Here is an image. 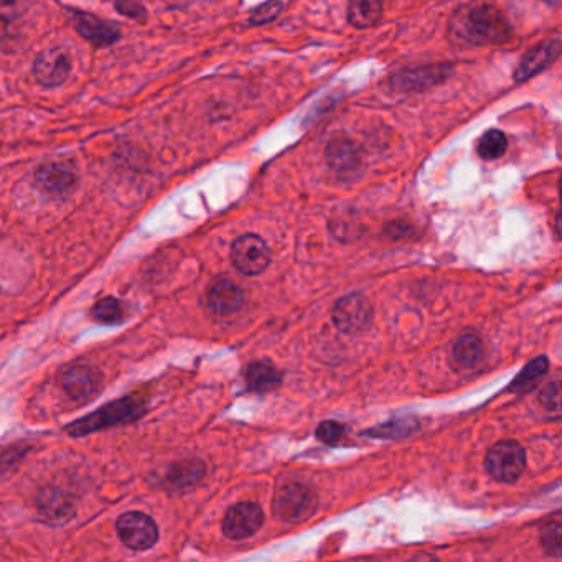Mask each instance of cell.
<instances>
[{
  "label": "cell",
  "mask_w": 562,
  "mask_h": 562,
  "mask_svg": "<svg viewBox=\"0 0 562 562\" xmlns=\"http://www.w3.org/2000/svg\"><path fill=\"white\" fill-rule=\"evenodd\" d=\"M452 32L472 45H497L511 37V27L502 10L488 2H474L459 10Z\"/></svg>",
  "instance_id": "6da1fadb"
},
{
  "label": "cell",
  "mask_w": 562,
  "mask_h": 562,
  "mask_svg": "<svg viewBox=\"0 0 562 562\" xmlns=\"http://www.w3.org/2000/svg\"><path fill=\"white\" fill-rule=\"evenodd\" d=\"M333 322L343 333H361L370 327L373 307L363 296L343 297L333 309Z\"/></svg>",
  "instance_id": "52a82bcc"
},
{
  "label": "cell",
  "mask_w": 562,
  "mask_h": 562,
  "mask_svg": "<svg viewBox=\"0 0 562 562\" xmlns=\"http://www.w3.org/2000/svg\"><path fill=\"white\" fill-rule=\"evenodd\" d=\"M383 14V0H350L348 22L355 29H370L378 24Z\"/></svg>",
  "instance_id": "e0dca14e"
},
{
  "label": "cell",
  "mask_w": 562,
  "mask_h": 562,
  "mask_svg": "<svg viewBox=\"0 0 562 562\" xmlns=\"http://www.w3.org/2000/svg\"><path fill=\"white\" fill-rule=\"evenodd\" d=\"M539 401L549 411H559L561 409V383L554 381L551 385L546 386L539 394Z\"/></svg>",
  "instance_id": "cb8c5ba5"
},
{
  "label": "cell",
  "mask_w": 562,
  "mask_h": 562,
  "mask_svg": "<svg viewBox=\"0 0 562 562\" xmlns=\"http://www.w3.org/2000/svg\"><path fill=\"white\" fill-rule=\"evenodd\" d=\"M548 368V358L546 356H539L536 360L531 361L530 365L526 366L525 371L516 378L515 383L511 385V391L525 393L548 371Z\"/></svg>",
  "instance_id": "ffe728a7"
},
{
  "label": "cell",
  "mask_w": 562,
  "mask_h": 562,
  "mask_svg": "<svg viewBox=\"0 0 562 562\" xmlns=\"http://www.w3.org/2000/svg\"><path fill=\"white\" fill-rule=\"evenodd\" d=\"M231 259L238 271L246 276H256L271 263V251L266 241L256 235H244L236 239L231 248Z\"/></svg>",
  "instance_id": "5b68a950"
},
{
  "label": "cell",
  "mask_w": 562,
  "mask_h": 562,
  "mask_svg": "<svg viewBox=\"0 0 562 562\" xmlns=\"http://www.w3.org/2000/svg\"><path fill=\"white\" fill-rule=\"evenodd\" d=\"M561 518L556 516L554 520L549 521L548 525L544 526L541 531V541L546 551H548L554 558L561 556L562 549V528Z\"/></svg>",
  "instance_id": "7402d4cb"
},
{
  "label": "cell",
  "mask_w": 562,
  "mask_h": 562,
  "mask_svg": "<svg viewBox=\"0 0 562 562\" xmlns=\"http://www.w3.org/2000/svg\"><path fill=\"white\" fill-rule=\"evenodd\" d=\"M325 159L332 169L348 172L360 165V149L348 139H335L325 149Z\"/></svg>",
  "instance_id": "5bb4252c"
},
{
  "label": "cell",
  "mask_w": 562,
  "mask_h": 562,
  "mask_svg": "<svg viewBox=\"0 0 562 562\" xmlns=\"http://www.w3.org/2000/svg\"><path fill=\"white\" fill-rule=\"evenodd\" d=\"M142 413H144V406L141 401H137L136 398L121 399L104 406L94 414H89L81 421L73 422L70 427H66V432L71 436H86L89 432L101 431L104 427L116 426L136 419Z\"/></svg>",
  "instance_id": "7a4b0ae2"
},
{
  "label": "cell",
  "mask_w": 562,
  "mask_h": 562,
  "mask_svg": "<svg viewBox=\"0 0 562 562\" xmlns=\"http://www.w3.org/2000/svg\"><path fill=\"white\" fill-rule=\"evenodd\" d=\"M315 505L317 498L312 488L297 482L282 485L274 500L277 515L289 523L307 520L314 513Z\"/></svg>",
  "instance_id": "277c9868"
},
{
  "label": "cell",
  "mask_w": 562,
  "mask_h": 562,
  "mask_svg": "<svg viewBox=\"0 0 562 562\" xmlns=\"http://www.w3.org/2000/svg\"><path fill=\"white\" fill-rule=\"evenodd\" d=\"M38 187L52 195H65L75 187L76 172L70 164L66 162H52L43 165L35 175Z\"/></svg>",
  "instance_id": "8fae6325"
},
{
  "label": "cell",
  "mask_w": 562,
  "mask_h": 562,
  "mask_svg": "<svg viewBox=\"0 0 562 562\" xmlns=\"http://www.w3.org/2000/svg\"><path fill=\"white\" fill-rule=\"evenodd\" d=\"M122 315H124V310H122L121 302L113 297L99 300L98 304L94 305L93 317L103 324H118Z\"/></svg>",
  "instance_id": "44dd1931"
},
{
  "label": "cell",
  "mask_w": 562,
  "mask_h": 562,
  "mask_svg": "<svg viewBox=\"0 0 562 562\" xmlns=\"http://www.w3.org/2000/svg\"><path fill=\"white\" fill-rule=\"evenodd\" d=\"M559 53H561V42H559L558 38L544 42L543 45L534 48L521 60L520 66H518V70L515 73V80H528L531 76L544 70L546 66L551 65L553 61L558 60Z\"/></svg>",
  "instance_id": "4fadbf2b"
},
{
  "label": "cell",
  "mask_w": 562,
  "mask_h": 562,
  "mask_svg": "<svg viewBox=\"0 0 562 562\" xmlns=\"http://www.w3.org/2000/svg\"><path fill=\"white\" fill-rule=\"evenodd\" d=\"M485 465H487L488 474L498 482H516L525 472V449L515 441L498 442L488 452Z\"/></svg>",
  "instance_id": "3957f363"
},
{
  "label": "cell",
  "mask_w": 562,
  "mask_h": 562,
  "mask_svg": "<svg viewBox=\"0 0 562 562\" xmlns=\"http://www.w3.org/2000/svg\"><path fill=\"white\" fill-rule=\"evenodd\" d=\"M544 2H548V4L551 5H559V2H561V0H544Z\"/></svg>",
  "instance_id": "d4e9b609"
},
{
  "label": "cell",
  "mask_w": 562,
  "mask_h": 562,
  "mask_svg": "<svg viewBox=\"0 0 562 562\" xmlns=\"http://www.w3.org/2000/svg\"><path fill=\"white\" fill-rule=\"evenodd\" d=\"M70 57L60 48H50L38 55L33 66L37 80L45 86H58L70 75Z\"/></svg>",
  "instance_id": "30bf717a"
},
{
  "label": "cell",
  "mask_w": 562,
  "mask_h": 562,
  "mask_svg": "<svg viewBox=\"0 0 562 562\" xmlns=\"http://www.w3.org/2000/svg\"><path fill=\"white\" fill-rule=\"evenodd\" d=\"M508 149V139L502 131L492 129L487 134H483L482 139L478 141V155L483 160H497L505 154Z\"/></svg>",
  "instance_id": "d6986e66"
},
{
  "label": "cell",
  "mask_w": 562,
  "mask_h": 562,
  "mask_svg": "<svg viewBox=\"0 0 562 562\" xmlns=\"http://www.w3.org/2000/svg\"><path fill=\"white\" fill-rule=\"evenodd\" d=\"M118 534L127 548L136 549V551H146V549L152 548L159 538V531H157L154 520L139 511L126 513L119 518Z\"/></svg>",
  "instance_id": "8992f818"
},
{
  "label": "cell",
  "mask_w": 562,
  "mask_h": 562,
  "mask_svg": "<svg viewBox=\"0 0 562 562\" xmlns=\"http://www.w3.org/2000/svg\"><path fill=\"white\" fill-rule=\"evenodd\" d=\"M263 508L258 503L244 502L233 506L223 521V533L230 539H246L263 526Z\"/></svg>",
  "instance_id": "ba28073f"
},
{
  "label": "cell",
  "mask_w": 562,
  "mask_h": 562,
  "mask_svg": "<svg viewBox=\"0 0 562 562\" xmlns=\"http://www.w3.org/2000/svg\"><path fill=\"white\" fill-rule=\"evenodd\" d=\"M61 386L75 401H88L98 396L103 388V376L91 366H73L61 378Z\"/></svg>",
  "instance_id": "9c48e42d"
},
{
  "label": "cell",
  "mask_w": 562,
  "mask_h": 562,
  "mask_svg": "<svg viewBox=\"0 0 562 562\" xmlns=\"http://www.w3.org/2000/svg\"><path fill=\"white\" fill-rule=\"evenodd\" d=\"M483 358V343L475 335H465L452 348V361L459 370H470Z\"/></svg>",
  "instance_id": "ac0fdd59"
},
{
  "label": "cell",
  "mask_w": 562,
  "mask_h": 562,
  "mask_svg": "<svg viewBox=\"0 0 562 562\" xmlns=\"http://www.w3.org/2000/svg\"><path fill=\"white\" fill-rule=\"evenodd\" d=\"M207 304L216 315H233L244 304L241 287L230 279H221L208 291Z\"/></svg>",
  "instance_id": "7c38bea8"
},
{
  "label": "cell",
  "mask_w": 562,
  "mask_h": 562,
  "mask_svg": "<svg viewBox=\"0 0 562 562\" xmlns=\"http://www.w3.org/2000/svg\"><path fill=\"white\" fill-rule=\"evenodd\" d=\"M343 436H345V427L335 421L322 422L319 429H317L319 441L325 442L328 445L337 444V442L342 441Z\"/></svg>",
  "instance_id": "603a6c76"
},
{
  "label": "cell",
  "mask_w": 562,
  "mask_h": 562,
  "mask_svg": "<svg viewBox=\"0 0 562 562\" xmlns=\"http://www.w3.org/2000/svg\"><path fill=\"white\" fill-rule=\"evenodd\" d=\"M76 29L78 32L89 40V42L94 43V45H111V43L116 42L119 38V32L113 29L111 25L104 24L103 20L96 19V17H91L88 14H76L75 17Z\"/></svg>",
  "instance_id": "2e32d148"
},
{
  "label": "cell",
  "mask_w": 562,
  "mask_h": 562,
  "mask_svg": "<svg viewBox=\"0 0 562 562\" xmlns=\"http://www.w3.org/2000/svg\"><path fill=\"white\" fill-rule=\"evenodd\" d=\"M246 381L256 393H269L281 386L282 375L269 361H253L246 370Z\"/></svg>",
  "instance_id": "9a60e30c"
}]
</instances>
